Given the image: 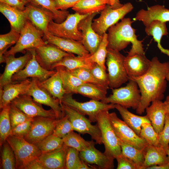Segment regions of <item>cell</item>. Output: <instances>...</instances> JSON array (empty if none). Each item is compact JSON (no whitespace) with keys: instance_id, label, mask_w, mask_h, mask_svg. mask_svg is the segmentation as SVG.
Listing matches in <instances>:
<instances>
[{"instance_id":"53","label":"cell","mask_w":169,"mask_h":169,"mask_svg":"<svg viewBox=\"0 0 169 169\" xmlns=\"http://www.w3.org/2000/svg\"><path fill=\"white\" fill-rule=\"evenodd\" d=\"M117 162V169H138L136 165L122 153L115 158Z\"/></svg>"},{"instance_id":"20","label":"cell","mask_w":169,"mask_h":169,"mask_svg":"<svg viewBox=\"0 0 169 169\" xmlns=\"http://www.w3.org/2000/svg\"><path fill=\"white\" fill-rule=\"evenodd\" d=\"M26 17L44 35L49 33L48 26L50 22L54 20L53 14L44 8L29 3L26 6Z\"/></svg>"},{"instance_id":"62","label":"cell","mask_w":169,"mask_h":169,"mask_svg":"<svg viewBox=\"0 0 169 169\" xmlns=\"http://www.w3.org/2000/svg\"><path fill=\"white\" fill-rule=\"evenodd\" d=\"M167 155L168 158V161H169V145L168 148L167 150Z\"/></svg>"},{"instance_id":"38","label":"cell","mask_w":169,"mask_h":169,"mask_svg":"<svg viewBox=\"0 0 169 169\" xmlns=\"http://www.w3.org/2000/svg\"><path fill=\"white\" fill-rule=\"evenodd\" d=\"M29 0V3L41 7L51 12L54 16L55 22L57 23L64 21L69 14L66 10H58L53 0Z\"/></svg>"},{"instance_id":"2","label":"cell","mask_w":169,"mask_h":169,"mask_svg":"<svg viewBox=\"0 0 169 169\" xmlns=\"http://www.w3.org/2000/svg\"><path fill=\"white\" fill-rule=\"evenodd\" d=\"M133 22L130 18H123L108 29V48L120 51L131 44V48L127 56L145 54L142 41L137 39L136 30L132 27Z\"/></svg>"},{"instance_id":"4","label":"cell","mask_w":169,"mask_h":169,"mask_svg":"<svg viewBox=\"0 0 169 169\" xmlns=\"http://www.w3.org/2000/svg\"><path fill=\"white\" fill-rule=\"evenodd\" d=\"M112 89V94L101 101L106 104H118L127 109L136 110L138 108L141 95L136 81L129 79L125 86Z\"/></svg>"},{"instance_id":"12","label":"cell","mask_w":169,"mask_h":169,"mask_svg":"<svg viewBox=\"0 0 169 169\" xmlns=\"http://www.w3.org/2000/svg\"><path fill=\"white\" fill-rule=\"evenodd\" d=\"M109 117L116 134L120 140L138 149H145L148 144L146 140L119 119L115 112L109 113Z\"/></svg>"},{"instance_id":"18","label":"cell","mask_w":169,"mask_h":169,"mask_svg":"<svg viewBox=\"0 0 169 169\" xmlns=\"http://www.w3.org/2000/svg\"><path fill=\"white\" fill-rule=\"evenodd\" d=\"M35 53L36 59L39 64L48 70H51L52 66L64 57L73 54L66 52L48 43L35 48Z\"/></svg>"},{"instance_id":"26","label":"cell","mask_w":169,"mask_h":169,"mask_svg":"<svg viewBox=\"0 0 169 169\" xmlns=\"http://www.w3.org/2000/svg\"><path fill=\"white\" fill-rule=\"evenodd\" d=\"M145 110L152 125L159 134L163 128L166 114L164 102L160 100L153 101Z\"/></svg>"},{"instance_id":"56","label":"cell","mask_w":169,"mask_h":169,"mask_svg":"<svg viewBox=\"0 0 169 169\" xmlns=\"http://www.w3.org/2000/svg\"><path fill=\"white\" fill-rule=\"evenodd\" d=\"M38 158L30 161L26 166L24 169H46Z\"/></svg>"},{"instance_id":"29","label":"cell","mask_w":169,"mask_h":169,"mask_svg":"<svg viewBox=\"0 0 169 169\" xmlns=\"http://www.w3.org/2000/svg\"><path fill=\"white\" fill-rule=\"evenodd\" d=\"M56 72L47 79L39 81L37 79V82L41 87L47 91L54 98L58 99L62 106V100L66 93L63 87L60 74L57 68Z\"/></svg>"},{"instance_id":"14","label":"cell","mask_w":169,"mask_h":169,"mask_svg":"<svg viewBox=\"0 0 169 169\" xmlns=\"http://www.w3.org/2000/svg\"><path fill=\"white\" fill-rule=\"evenodd\" d=\"M32 56L24 68L13 76L12 83L26 79L29 77L35 78L39 81L45 80L54 74L56 69L48 70L43 68L36 58L35 48L32 49Z\"/></svg>"},{"instance_id":"7","label":"cell","mask_w":169,"mask_h":169,"mask_svg":"<svg viewBox=\"0 0 169 169\" xmlns=\"http://www.w3.org/2000/svg\"><path fill=\"white\" fill-rule=\"evenodd\" d=\"M133 8V5L130 3H127L116 9L112 8L110 5H106L101 12L100 16L93 20L92 27L97 34L103 36L110 27L123 19Z\"/></svg>"},{"instance_id":"3","label":"cell","mask_w":169,"mask_h":169,"mask_svg":"<svg viewBox=\"0 0 169 169\" xmlns=\"http://www.w3.org/2000/svg\"><path fill=\"white\" fill-rule=\"evenodd\" d=\"M44 33L37 28L29 20H27L23 28L20 32L19 39L15 45L10 48L3 54V57L14 55L19 52L26 53L25 50L36 48L48 44L42 37Z\"/></svg>"},{"instance_id":"10","label":"cell","mask_w":169,"mask_h":169,"mask_svg":"<svg viewBox=\"0 0 169 169\" xmlns=\"http://www.w3.org/2000/svg\"><path fill=\"white\" fill-rule=\"evenodd\" d=\"M73 94L66 93L62 100V105L71 108L84 115H87L91 122H96L98 114L104 110L115 108V104H106L100 101L91 99L85 102H79L73 98Z\"/></svg>"},{"instance_id":"31","label":"cell","mask_w":169,"mask_h":169,"mask_svg":"<svg viewBox=\"0 0 169 169\" xmlns=\"http://www.w3.org/2000/svg\"><path fill=\"white\" fill-rule=\"evenodd\" d=\"M88 56H75L74 54L64 57L59 62L54 64L51 68L54 70L59 67H64L69 70L79 68H84L90 69L95 63L92 62Z\"/></svg>"},{"instance_id":"37","label":"cell","mask_w":169,"mask_h":169,"mask_svg":"<svg viewBox=\"0 0 169 169\" xmlns=\"http://www.w3.org/2000/svg\"><path fill=\"white\" fill-rule=\"evenodd\" d=\"M59 70L66 93L74 94L75 90L85 83L72 74L64 67L56 68Z\"/></svg>"},{"instance_id":"61","label":"cell","mask_w":169,"mask_h":169,"mask_svg":"<svg viewBox=\"0 0 169 169\" xmlns=\"http://www.w3.org/2000/svg\"><path fill=\"white\" fill-rule=\"evenodd\" d=\"M104 1L107 5H110L112 7L115 3V0H103Z\"/></svg>"},{"instance_id":"11","label":"cell","mask_w":169,"mask_h":169,"mask_svg":"<svg viewBox=\"0 0 169 169\" xmlns=\"http://www.w3.org/2000/svg\"><path fill=\"white\" fill-rule=\"evenodd\" d=\"M65 115H67L72 125L73 130L80 134H88L95 140L96 144H102L101 133L98 125L91 124V121L84 115L75 110L63 105Z\"/></svg>"},{"instance_id":"46","label":"cell","mask_w":169,"mask_h":169,"mask_svg":"<svg viewBox=\"0 0 169 169\" xmlns=\"http://www.w3.org/2000/svg\"><path fill=\"white\" fill-rule=\"evenodd\" d=\"M68 70L72 74L84 83L93 84L108 89L109 88L96 79L93 76L90 69L79 68L72 70Z\"/></svg>"},{"instance_id":"6","label":"cell","mask_w":169,"mask_h":169,"mask_svg":"<svg viewBox=\"0 0 169 169\" xmlns=\"http://www.w3.org/2000/svg\"><path fill=\"white\" fill-rule=\"evenodd\" d=\"M109 111L99 113L96 122L101 131L102 144L105 148L104 153L115 159L121 153V149L119 138L116 134L109 117Z\"/></svg>"},{"instance_id":"5","label":"cell","mask_w":169,"mask_h":169,"mask_svg":"<svg viewBox=\"0 0 169 169\" xmlns=\"http://www.w3.org/2000/svg\"><path fill=\"white\" fill-rule=\"evenodd\" d=\"M125 57L120 51L107 48L106 64L109 88H119L129 80L124 65Z\"/></svg>"},{"instance_id":"54","label":"cell","mask_w":169,"mask_h":169,"mask_svg":"<svg viewBox=\"0 0 169 169\" xmlns=\"http://www.w3.org/2000/svg\"><path fill=\"white\" fill-rule=\"evenodd\" d=\"M56 8L59 10H65L72 8L80 0H53Z\"/></svg>"},{"instance_id":"39","label":"cell","mask_w":169,"mask_h":169,"mask_svg":"<svg viewBox=\"0 0 169 169\" xmlns=\"http://www.w3.org/2000/svg\"><path fill=\"white\" fill-rule=\"evenodd\" d=\"M63 139L64 146L74 148L79 152L89 147L93 144L96 143L93 141H86L74 131L70 132Z\"/></svg>"},{"instance_id":"57","label":"cell","mask_w":169,"mask_h":169,"mask_svg":"<svg viewBox=\"0 0 169 169\" xmlns=\"http://www.w3.org/2000/svg\"><path fill=\"white\" fill-rule=\"evenodd\" d=\"M88 164L81 160L78 165L76 169H96L93 167Z\"/></svg>"},{"instance_id":"9","label":"cell","mask_w":169,"mask_h":169,"mask_svg":"<svg viewBox=\"0 0 169 169\" xmlns=\"http://www.w3.org/2000/svg\"><path fill=\"white\" fill-rule=\"evenodd\" d=\"M6 141L15 154L16 169H24L30 161L38 158L42 154L36 145L29 142L24 138L10 135Z\"/></svg>"},{"instance_id":"41","label":"cell","mask_w":169,"mask_h":169,"mask_svg":"<svg viewBox=\"0 0 169 169\" xmlns=\"http://www.w3.org/2000/svg\"><path fill=\"white\" fill-rule=\"evenodd\" d=\"M107 33H105L103 35L102 40L96 51L89 56V59L92 62L96 63L105 70L106 59L107 53L108 45Z\"/></svg>"},{"instance_id":"16","label":"cell","mask_w":169,"mask_h":169,"mask_svg":"<svg viewBox=\"0 0 169 169\" xmlns=\"http://www.w3.org/2000/svg\"><path fill=\"white\" fill-rule=\"evenodd\" d=\"M11 103L31 117L41 116L58 119L55 112L52 109L48 110H45L42 104L34 100L31 96L26 94L19 95Z\"/></svg>"},{"instance_id":"50","label":"cell","mask_w":169,"mask_h":169,"mask_svg":"<svg viewBox=\"0 0 169 169\" xmlns=\"http://www.w3.org/2000/svg\"><path fill=\"white\" fill-rule=\"evenodd\" d=\"M158 137L160 146L167 152L169 145V113L166 114L164 126Z\"/></svg>"},{"instance_id":"34","label":"cell","mask_w":169,"mask_h":169,"mask_svg":"<svg viewBox=\"0 0 169 169\" xmlns=\"http://www.w3.org/2000/svg\"><path fill=\"white\" fill-rule=\"evenodd\" d=\"M108 89L97 85L84 83L78 87L74 94H78L92 100H103L106 97Z\"/></svg>"},{"instance_id":"19","label":"cell","mask_w":169,"mask_h":169,"mask_svg":"<svg viewBox=\"0 0 169 169\" xmlns=\"http://www.w3.org/2000/svg\"><path fill=\"white\" fill-rule=\"evenodd\" d=\"M32 56V49L26 50L23 56L15 58L14 55L5 57L6 65L3 73L0 77V88L12 83V78L15 74L23 69Z\"/></svg>"},{"instance_id":"8","label":"cell","mask_w":169,"mask_h":169,"mask_svg":"<svg viewBox=\"0 0 169 169\" xmlns=\"http://www.w3.org/2000/svg\"><path fill=\"white\" fill-rule=\"evenodd\" d=\"M89 15H82L75 12L69 14L65 20L59 23L52 20L48 26L49 33L58 37L81 42L82 35L78 29V25L81 20Z\"/></svg>"},{"instance_id":"55","label":"cell","mask_w":169,"mask_h":169,"mask_svg":"<svg viewBox=\"0 0 169 169\" xmlns=\"http://www.w3.org/2000/svg\"><path fill=\"white\" fill-rule=\"evenodd\" d=\"M29 2V0H0V3L21 10H24L26 6Z\"/></svg>"},{"instance_id":"60","label":"cell","mask_w":169,"mask_h":169,"mask_svg":"<svg viewBox=\"0 0 169 169\" xmlns=\"http://www.w3.org/2000/svg\"><path fill=\"white\" fill-rule=\"evenodd\" d=\"M123 4L120 3L119 0H115V3L114 6L111 7L114 9H116L122 7Z\"/></svg>"},{"instance_id":"40","label":"cell","mask_w":169,"mask_h":169,"mask_svg":"<svg viewBox=\"0 0 169 169\" xmlns=\"http://www.w3.org/2000/svg\"><path fill=\"white\" fill-rule=\"evenodd\" d=\"M10 104L2 109L0 113L1 146L6 141L8 137L11 135L12 130L9 116Z\"/></svg>"},{"instance_id":"30","label":"cell","mask_w":169,"mask_h":169,"mask_svg":"<svg viewBox=\"0 0 169 169\" xmlns=\"http://www.w3.org/2000/svg\"><path fill=\"white\" fill-rule=\"evenodd\" d=\"M144 151V161L142 169L169 163L167 152L161 146H155L148 144Z\"/></svg>"},{"instance_id":"32","label":"cell","mask_w":169,"mask_h":169,"mask_svg":"<svg viewBox=\"0 0 169 169\" xmlns=\"http://www.w3.org/2000/svg\"><path fill=\"white\" fill-rule=\"evenodd\" d=\"M115 108L119 112L123 121L138 136L140 134L142 124L150 122L147 116H140L134 114L120 105L115 104Z\"/></svg>"},{"instance_id":"28","label":"cell","mask_w":169,"mask_h":169,"mask_svg":"<svg viewBox=\"0 0 169 169\" xmlns=\"http://www.w3.org/2000/svg\"><path fill=\"white\" fill-rule=\"evenodd\" d=\"M0 12L7 18L12 28L20 33L27 20L24 10L0 3Z\"/></svg>"},{"instance_id":"43","label":"cell","mask_w":169,"mask_h":169,"mask_svg":"<svg viewBox=\"0 0 169 169\" xmlns=\"http://www.w3.org/2000/svg\"><path fill=\"white\" fill-rule=\"evenodd\" d=\"M1 147V164L0 169H16V158L11 146L6 141Z\"/></svg>"},{"instance_id":"51","label":"cell","mask_w":169,"mask_h":169,"mask_svg":"<svg viewBox=\"0 0 169 169\" xmlns=\"http://www.w3.org/2000/svg\"><path fill=\"white\" fill-rule=\"evenodd\" d=\"M90 70L96 79L106 87L109 88L108 74L106 70L98 64L95 63Z\"/></svg>"},{"instance_id":"25","label":"cell","mask_w":169,"mask_h":169,"mask_svg":"<svg viewBox=\"0 0 169 169\" xmlns=\"http://www.w3.org/2000/svg\"><path fill=\"white\" fill-rule=\"evenodd\" d=\"M135 19L141 21L146 27L154 20L166 23L169 22V9L160 5L153 6L147 10H140L136 14Z\"/></svg>"},{"instance_id":"59","label":"cell","mask_w":169,"mask_h":169,"mask_svg":"<svg viewBox=\"0 0 169 169\" xmlns=\"http://www.w3.org/2000/svg\"><path fill=\"white\" fill-rule=\"evenodd\" d=\"M164 102L165 105L166 112V113H169V95L166 97Z\"/></svg>"},{"instance_id":"23","label":"cell","mask_w":169,"mask_h":169,"mask_svg":"<svg viewBox=\"0 0 169 169\" xmlns=\"http://www.w3.org/2000/svg\"><path fill=\"white\" fill-rule=\"evenodd\" d=\"M44 36L48 43L53 44L67 53L81 56L90 54L81 41L58 37L49 33Z\"/></svg>"},{"instance_id":"36","label":"cell","mask_w":169,"mask_h":169,"mask_svg":"<svg viewBox=\"0 0 169 169\" xmlns=\"http://www.w3.org/2000/svg\"><path fill=\"white\" fill-rule=\"evenodd\" d=\"M119 139L121 153L133 161L138 169H142L144 161V150L138 149Z\"/></svg>"},{"instance_id":"45","label":"cell","mask_w":169,"mask_h":169,"mask_svg":"<svg viewBox=\"0 0 169 169\" xmlns=\"http://www.w3.org/2000/svg\"><path fill=\"white\" fill-rule=\"evenodd\" d=\"M140 136L144 139L148 144L155 146H161L158 134L154 129L151 122H146L142 124Z\"/></svg>"},{"instance_id":"13","label":"cell","mask_w":169,"mask_h":169,"mask_svg":"<svg viewBox=\"0 0 169 169\" xmlns=\"http://www.w3.org/2000/svg\"><path fill=\"white\" fill-rule=\"evenodd\" d=\"M58 119L37 116L33 118L30 129L24 139L34 145L52 135Z\"/></svg>"},{"instance_id":"52","label":"cell","mask_w":169,"mask_h":169,"mask_svg":"<svg viewBox=\"0 0 169 169\" xmlns=\"http://www.w3.org/2000/svg\"><path fill=\"white\" fill-rule=\"evenodd\" d=\"M33 118H31L12 129L10 135L24 138L28 133L30 129Z\"/></svg>"},{"instance_id":"42","label":"cell","mask_w":169,"mask_h":169,"mask_svg":"<svg viewBox=\"0 0 169 169\" xmlns=\"http://www.w3.org/2000/svg\"><path fill=\"white\" fill-rule=\"evenodd\" d=\"M20 33L11 28L10 31L5 34L0 35V62H4L3 54L7 49L12 45L16 44L19 38Z\"/></svg>"},{"instance_id":"33","label":"cell","mask_w":169,"mask_h":169,"mask_svg":"<svg viewBox=\"0 0 169 169\" xmlns=\"http://www.w3.org/2000/svg\"><path fill=\"white\" fill-rule=\"evenodd\" d=\"M145 31L147 35L153 37L161 52L169 56V50L164 48L161 44L162 36L168 34L166 23L154 20L148 26L146 27Z\"/></svg>"},{"instance_id":"35","label":"cell","mask_w":169,"mask_h":169,"mask_svg":"<svg viewBox=\"0 0 169 169\" xmlns=\"http://www.w3.org/2000/svg\"><path fill=\"white\" fill-rule=\"evenodd\" d=\"M106 5L103 0H80L72 8L80 14H90L101 12Z\"/></svg>"},{"instance_id":"49","label":"cell","mask_w":169,"mask_h":169,"mask_svg":"<svg viewBox=\"0 0 169 169\" xmlns=\"http://www.w3.org/2000/svg\"><path fill=\"white\" fill-rule=\"evenodd\" d=\"M81 160L78 150L72 147H67L65 160V169H76Z\"/></svg>"},{"instance_id":"24","label":"cell","mask_w":169,"mask_h":169,"mask_svg":"<svg viewBox=\"0 0 169 169\" xmlns=\"http://www.w3.org/2000/svg\"><path fill=\"white\" fill-rule=\"evenodd\" d=\"M151 62L145 54L125 57L124 65L129 78L139 77L145 74L149 69Z\"/></svg>"},{"instance_id":"58","label":"cell","mask_w":169,"mask_h":169,"mask_svg":"<svg viewBox=\"0 0 169 169\" xmlns=\"http://www.w3.org/2000/svg\"><path fill=\"white\" fill-rule=\"evenodd\" d=\"M146 169H169V163L160 165L149 166Z\"/></svg>"},{"instance_id":"17","label":"cell","mask_w":169,"mask_h":169,"mask_svg":"<svg viewBox=\"0 0 169 169\" xmlns=\"http://www.w3.org/2000/svg\"><path fill=\"white\" fill-rule=\"evenodd\" d=\"M99 13L89 14L81 20L78 25L82 35L81 42L91 55L98 49L103 38V36L97 34L92 26L94 18Z\"/></svg>"},{"instance_id":"1","label":"cell","mask_w":169,"mask_h":169,"mask_svg":"<svg viewBox=\"0 0 169 169\" xmlns=\"http://www.w3.org/2000/svg\"><path fill=\"white\" fill-rule=\"evenodd\" d=\"M150 67L143 75L129 78L136 82L141 94L139 105L136 112L141 115L150 103L162 100L167 87L166 78L169 74V62H161L156 57L151 60Z\"/></svg>"},{"instance_id":"21","label":"cell","mask_w":169,"mask_h":169,"mask_svg":"<svg viewBox=\"0 0 169 169\" xmlns=\"http://www.w3.org/2000/svg\"><path fill=\"white\" fill-rule=\"evenodd\" d=\"M95 144L79 152L81 159L88 164L96 165L99 169H113L115 159L96 149Z\"/></svg>"},{"instance_id":"27","label":"cell","mask_w":169,"mask_h":169,"mask_svg":"<svg viewBox=\"0 0 169 169\" xmlns=\"http://www.w3.org/2000/svg\"><path fill=\"white\" fill-rule=\"evenodd\" d=\"M67 147L64 145L54 151L42 153L38 159L46 169H65V160Z\"/></svg>"},{"instance_id":"22","label":"cell","mask_w":169,"mask_h":169,"mask_svg":"<svg viewBox=\"0 0 169 169\" xmlns=\"http://www.w3.org/2000/svg\"><path fill=\"white\" fill-rule=\"evenodd\" d=\"M31 84L27 79L21 81L11 83L0 88V108L9 105L19 95L26 94Z\"/></svg>"},{"instance_id":"15","label":"cell","mask_w":169,"mask_h":169,"mask_svg":"<svg viewBox=\"0 0 169 169\" xmlns=\"http://www.w3.org/2000/svg\"><path fill=\"white\" fill-rule=\"evenodd\" d=\"M26 94L32 97L37 102L50 107L55 112L58 119L65 116L59 100L54 98L47 91L39 86L37 78H32L31 85Z\"/></svg>"},{"instance_id":"47","label":"cell","mask_w":169,"mask_h":169,"mask_svg":"<svg viewBox=\"0 0 169 169\" xmlns=\"http://www.w3.org/2000/svg\"><path fill=\"white\" fill-rule=\"evenodd\" d=\"M73 131H74L71 123L68 116L65 115L62 118L58 120L52 135L63 138Z\"/></svg>"},{"instance_id":"48","label":"cell","mask_w":169,"mask_h":169,"mask_svg":"<svg viewBox=\"0 0 169 169\" xmlns=\"http://www.w3.org/2000/svg\"><path fill=\"white\" fill-rule=\"evenodd\" d=\"M9 116L12 129L33 118L27 115L11 103L10 104Z\"/></svg>"},{"instance_id":"44","label":"cell","mask_w":169,"mask_h":169,"mask_svg":"<svg viewBox=\"0 0 169 169\" xmlns=\"http://www.w3.org/2000/svg\"><path fill=\"white\" fill-rule=\"evenodd\" d=\"M42 153L51 152L62 147L64 145L63 138L51 135L35 144Z\"/></svg>"}]
</instances>
